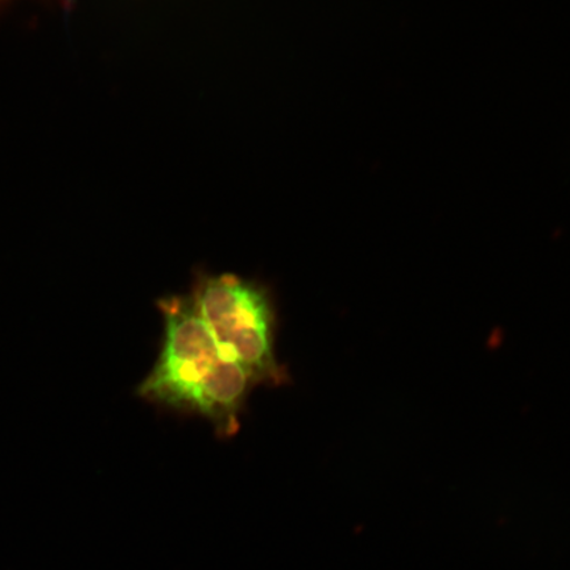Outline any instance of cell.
<instances>
[{"mask_svg":"<svg viewBox=\"0 0 570 570\" xmlns=\"http://www.w3.org/2000/svg\"><path fill=\"white\" fill-rule=\"evenodd\" d=\"M158 308L160 353L138 396L161 410L205 419L219 438L235 436L253 381L219 347L190 294L161 297Z\"/></svg>","mask_w":570,"mask_h":570,"instance_id":"6da1fadb","label":"cell"},{"mask_svg":"<svg viewBox=\"0 0 570 570\" xmlns=\"http://www.w3.org/2000/svg\"><path fill=\"white\" fill-rule=\"evenodd\" d=\"M190 295L214 340L244 368L254 386L277 387L289 382L287 367L276 354V306L265 284L199 269Z\"/></svg>","mask_w":570,"mask_h":570,"instance_id":"7a4b0ae2","label":"cell"},{"mask_svg":"<svg viewBox=\"0 0 570 570\" xmlns=\"http://www.w3.org/2000/svg\"><path fill=\"white\" fill-rule=\"evenodd\" d=\"M4 2V0H0V3Z\"/></svg>","mask_w":570,"mask_h":570,"instance_id":"3957f363","label":"cell"}]
</instances>
